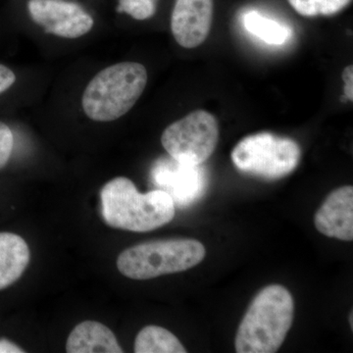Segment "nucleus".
<instances>
[{
	"label": "nucleus",
	"instance_id": "obj_1",
	"mask_svg": "<svg viewBox=\"0 0 353 353\" xmlns=\"http://www.w3.org/2000/svg\"><path fill=\"white\" fill-rule=\"evenodd\" d=\"M101 199L104 222L114 229L145 233L165 226L175 217L176 205L168 194L161 190L141 194L125 176L105 183Z\"/></svg>",
	"mask_w": 353,
	"mask_h": 353
},
{
	"label": "nucleus",
	"instance_id": "obj_2",
	"mask_svg": "<svg viewBox=\"0 0 353 353\" xmlns=\"http://www.w3.org/2000/svg\"><path fill=\"white\" fill-rule=\"evenodd\" d=\"M294 316L289 290L270 285L260 290L246 311L236 333L238 353H274L282 347Z\"/></svg>",
	"mask_w": 353,
	"mask_h": 353
},
{
	"label": "nucleus",
	"instance_id": "obj_3",
	"mask_svg": "<svg viewBox=\"0 0 353 353\" xmlns=\"http://www.w3.org/2000/svg\"><path fill=\"white\" fill-rule=\"evenodd\" d=\"M148 83L143 64L122 62L102 70L88 83L82 99L85 115L97 122H111L129 112Z\"/></svg>",
	"mask_w": 353,
	"mask_h": 353
},
{
	"label": "nucleus",
	"instance_id": "obj_4",
	"mask_svg": "<svg viewBox=\"0 0 353 353\" xmlns=\"http://www.w3.org/2000/svg\"><path fill=\"white\" fill-rule=\"evenodd\" d=\"M205 254L201 241L192 239L148 241L120 253L117 267L125 277L148 280L189 270L201 263Z\"/></svg>",
	"mask_w": 353,
	"mask_h": 353
},
{
	"label": "nucleus",
	"instance_id": "obj_5",
	"mask_svg": "<svg viewBox=\"0 0 353 353\" xmlns=\"http://www.w3.org/2000/svg\"><path fill=\"white\" fill-rule=\"evenodd\" d=\"M231 157L234 166L243 173L273 181L296 170L301 150L294 139L262 132L241 139Z\"/></svg>",
	"mask_w": 353,
	"mask_h": 353
},
{
	"label": "nucleus",
	"instance_id": "obj_6",
	"mask_svg": "<svg viewBox=\"0 0 353 353\" xmlns=\"http://www.w3.org/2000/svg\"><path fill=\"white\" fill-rule=\"evenodd\" d=\"M219 126L212 114L196 110L165 129L161 143L173 159L181 163L201 165L214 152Z\"/></svg>",
	"mask_w": 353,
	"mask_h": 353
},
{
	"label": "nucleus",
	"instance_id": "obj_7",
	"mask_svg": "<svg viewBox=\"0 0 353 353\" xmlns=\"http://www.w3.org/2000/svg\"><path fill=\"white\" fill-rule=\"evenodd\" d=\"M32 21L46 34L64 39H78L92 31L94 18L75 2L66 0H29Z\"/></svg>",
	"mask_w": 353,
	"mask_h": 353
},
{
	"label": "nucleus",
	"instance_id": "obj_8",
	"mask_svg": "<svg viewBox=\"0 0 353 353\" xmlns=\"http://www.w3.org/2000/svg\"><path fill=\"white\" fill-rule=\"evenodd\" d=\"M155 185L168 194L175 205L187 208L201 199L208 188V176L201 165L171 160L158 162L153 168Z\"/></svg>",
	"mask_w": 353,
	"mask_h": 353
},
{
	"label": "nucleus",
	"instance_id": "obj_9",
	"mask_svg": "<svg viewBox=\"0 0 353 353\" xmlns=\"http://www.w3.org/2000/svg\"><path fill=\"white\" fill-rule=\"evenodd\" d=\"M213 10V0H176L171 30L176 43L185 48L203 43L210 32Z\"/></svg>",
	"mask_w": 353,
	"mask_h": 353
},
{
	"label": "nucleus",
	"instance_id": "obj_10",
	"mask_svg": "<svg viewBox=\"0 0 353 353\" xmlns=\"http://www.w3.org/2000/svg\"><path fill=\"white\" fill-rule=\"evenodd\" d=\"M316 229L324 236L338 240H353V188H339L329 194L316 212Z\"/></svg>",
	"mask_w": 353,
	"mask_h": 353
},
{
	"label": "nucleus",
	"instance_id": "obj_11",
	"mask_svg": "<svg viewBox=\"0 0 353 353\" xmlns=\"http://www.w3.org/2000/svg\"><path fill=\"white\" fill-rule=\"evenodd\" d=\"M68 353H122L115 334L105 325L97 321H83L69 334L66 343Z\"/></svg>",
	"mask_w": 353,
	"mask_h": 353
},
{
	"label": "nucleus",
	"instance_id": "obj_12",
	"mask_svg": "<svg viewBox=\"0 0 353 353\" xmlns=\"http://www.w3.org/2000/svg\"><path fill=\"white\" fill-rule=\"evenodd\" d=\"M30 259L31 252L22 236L8 232L0 233V290L19 280Z\"/></svg>",
	"mask_w": 353,
	"mask_h": 353
},
{
	"label": "nucleus",
	"instance_id": "obj_13",
	"mask_svg": "<svg viewBox=\"0 0 353 353\" xmlns=\"http://www.w3.org/2000/svg\"><path fill=\"white\" fill-rule=\"evenodd\" d=\"M136 353H185L181 341L175 334L159 326H146L134 341Z\"/></svg>",
	"mask_w": 353,
	"mask_h": 353
},
{
	"label": "nucleus",
	"instance_id": "obj_14",
	"mask_svg": "<svg viewBox=\"0 0 353 353\" xmlns=\"http://www.w3.org/2000/svg\"><path fill=\"white\" fill-rule=\"evenodd\" d=\"M246 31L263 41L264 43L280 46L290 37V30L277 21L270 19L257 11H250L243 17Z\"/></svg>",
	"mask_w": 353,
	"mask_h": 353
},
{
	"label": "nucleus",
	"instance_id": "obj_15",
	"mask_svg": "<svg viewBox=\"0 0 353 353\" xmlns=\"http://www.w3.org/2000/svg\"><path fill=\"white\" fill-rule=\"evenodd\" d=\"M290 6L304 17L331 16L341 12L352 0H289Z\"/></svg>",
	"mask_w": 353,
	"mask_h": 353
},
{
	"label": "nucleus",
	"instance_id": "obj_16",
	"mask_svg": "<svg viewBox=\"0 0 353 353\" xmlns=\"http://www.w3.org/2000/svg\"><path fill=\"white\" fill-rule=\"evenodd\" d=\"M157 0H119L117 12L126 13L134 19H150L157 12Z\"/></svg>",
	"mask_w": 353,
	"mask_h": 353
},
{
	"label": "nucleus",
	"instance_id": "obj_17",
	"mask_svg": "<svg viewBox=\"0 0 353 353\" xmlns=\"http://www.w3.org/2000/svg\"><path fill=\"white\" fill-rule=\"evenodd\" d=\"M14 136L10 128L0 121V170L8 163L12 155Z\"/></svg>",
	"mask_w": 353,
	"mask_h": 353
},
{
	"label": "nucleus",
	"instance_id": "obj_18",
	"mask_svg": "<svg viewBox=\"0 0 353 353\" xmlns=\"http://www.w3.org/2000/svg\"><path fill=\"white\" fill-rule=\"evenodd\" d=\"M16 82V75L12 70L0 64V94L9 90Z\"/></svg>",
	"mask_w": 353,
	"mask_h": 353
},
{
	"label": "nucleus",
	"instance_id": "obj_19",
	"mask_svg": "<svg viewBox=\"0 0 353 353\" xmlns=\"http://www.w3.org/2000/svg\"><path fill=\"white\" fill-rule=\"evenodd\" d=\"M343 80L345 81V94L347 101H353V66L348 65L343 72Z\"/></svg>",
	"mask_w": 353,
	"mask_h": 353
},
{
	"label": "nucleus",
	"instance_id": "obj_20",
	"mask_svg": "<svg viewBox=\"0 0 353 353\" xmlns=\"http://www.w3.org/2000/svg\"><path fill=\"white\" fill-rule=\"evenodd\" d=\"M19 345L14 343L13 341L6 340V339H0V353H24Z\"/></svg>",
	"mask_w": 353,
	"mask_h": 353
},
{
	"label": "nucleus",
	"instance_id": "obj_21",
	"mask_svg": "<svg viewBox=\"0 0 353 353\" xmlns=\"http://www.w3.org/2000/svg\"><path fill=\"white\" fill-rule=\"evenodd\" d=\"M352 312L350 313V326H352V329L353 328V319H352Z\"/></svg>",
	"mask_w": 353,
	"mask_h": 353
}]
</instances>
